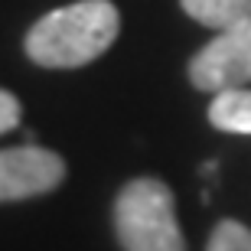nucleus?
<instances>
[{"label": "nucleus", "mask_w": 251, "mask_h": 251, "mask_svg": "<svg viewBox=\"0 0 251 251\" xmlns=\"http://www.w3.org/2000/svg\"><path fill=\"white\" fill-rule=\"evenodd\" d=\"M209 121L225 134H251V85L215 95L209 104Z\"/></svg>", "instance_id": "39448f33"}, {"label": "nucleus", "mask_w": 251, "mask_h": 251, "mask_svg": "<svg viewBox=\"0 0 251 251\" xmlns=\"http://www.w3.org/2000/svg\"><path fill=\"white\" fill-rule=\"evenodd\" d=\"M196 23L209 29H228L251 20V0H179Z\"/></svg>", "instance_id": "423d86ee"}, {"label": "nucleus", "mask_w": 251, "mask_h": 251, "mask_svg": "<svg viewBox=\"0 0 251 251\" xmlns=\"http://www.w3.org/2000/svg\"><path fill=\"white\" fill-rule=\"evenodd\" d=\"M121 29V13L111 0H82L39 17L26 33V56L46 69L88 65L108 52Z\"/></svg>", "instance_id": "f257e3e1"}, {"label": "nucleus", "mask_w": 251, "mask_h": 251, "mask_svg": "<svg viewBox=\"0 0 251 251\" xmlns=\"http://www.w3.org/2000/svg\"><path fill=\"white\" fill-rule=\"evenodd\" d=\"M62 179L65 163L52 150H43L36 144L0 150V202L52 193Z\"/></svg>", "instance_id": "20e7f679"}, {"label": "nucleus", "mask_w": 251, "mask_h": 251, "mask_svg": "<svg viewBox=\"0 0 251 251\" xmlns=\"http://www.w3.org/2000/svg\"><path fill=\"white\" fill-rule=\"evenodd\" d=\"M205 251H251V228L242 222H232V219H225V222L215 225L212 238H209V248Z\"/></svg>", "instance_id": "0eeeda50"}, {"label": "nucleus", "mask_w": 251, "mask_h": 251, "mask_svg": "<svg viewBox=\"0 0 251 251\" xmlns=\"http://www.w3.org/2000/svg\"><path fill=\"white\" fill-rule=\"evenodd\" d=\"M20 124V101L10 92L0 88V134H7Z\"/></svg>", "instance_id": "6e6552de"}, {"label": "nucleus", "mask_w": 251, "mask_h": 251, "mask_svg": "<svg viewBox=\"0 0 251 251\" xmlns=\"http://www.w3.org/2000/svg\"><path fill=\"white\" fill-rule=\"evenodd\" d=\"M189 82L202 92H228L251 85V20L219 29V36L189 59Z\"/></svg>", "instance_id": "7ed1b4c3"}, {"label": "nucleus", "mask_w": 251, "mask_h": 251, "mask_svg": "<svg viewBox=\"0 0 251 251\" xmlns=\"http://www.w3.org/2000/svg\"><path fill=\"white\" fill-rule=\"evenodd\" d=\"M114 228L124 251H186L173 193L163 179H130L114 202Z\"/></svg>", "instance_id": "f03ea898"}]
</instances>
